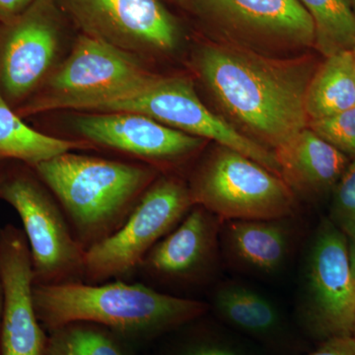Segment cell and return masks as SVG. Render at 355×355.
Here are the masks:
<instances>
[{"mask_svg":"<svg viewBox=\"0 0 355 355\" xmlns=\"http://www.w3.org/2000/svg\"><path fill=\"white\" fill-rule=\"evenodd\" d=\"M304 270L301 319L322 342L352 336L355 322V282L350 270L349 241L326 219L314 236Z\"/></svg>","mask_w":355,"mask_h":355,"instance_id":"cell-9","label":"cell"},{"mask_svg":"<svg viewBox=\"0 0 355 355\" xmlns=\"http://www.w3.org/2000/svg\"><path fill=\"white\" fill-rule=\"evenodd\" d=\"M231 44L256 51L314 46L312 18L298 0H190Z\"/></svg>","mask_w":355,"mask_h":355,"instance_id":"cell-11","label":"cell"},{"mask_svg":"<svg viewBox=\"0 0 355 355\" xmlns=\"http://www.w3.org/2000/svg\"><path fill=\"white\" fill-rule=\"evenodd\" d=\"M286 218L222 222L220 245L234 265L260 275H275L291 256L293 229Z\"/></svg>","mask_w":355,"mask_h":355,"instance_id":"cell-17","label":"cell"},{"mask_svg":"<svg viewBox=\"0 0 355 355\" xmlns=\"http://www.w3.org/2000/svg\"><path fill=\"white\" fill-rule=\"evenodd\" d=\"M58 13L55 0H34L0 24V92L14 110L53 71L60 42Z\"/></svg>","mask_w":355,"mask_h":355,"instance_id":"cell-10","label":"cell"},{"mask_svg":"<svg viewBox=\"0 0 355 355\" xmlns=\"http://www.w3.org/2000/svg\"><path fill=\"white\" fill-rule=\"evenodd\" d=\"M282 179L305 197H317L333 190L350 158L309 128L273 149Z\"/></svg>","mask_w":355,"mask_h":355,"instance_id":"cell-16","label":"cell"},{"mask_svg":"<svg viewBox=\"0 0 355 355\" xmlns=\"http://www.w3.org/2000/svg\"><path fill=\"white\" fill-rule=\"evenodd\" d=\"M308 128L340 153L355 158V107L335 116L309 121Z\"/></svg>","mask_w":355,"mask_h":355,"instance_id":"cell-23","label":"cell"},{"mask_svg":"<svg viewBox=\"0 0 355 355\" xmlns=\"http://www.w3.org/2000/svg\"><path fill=\"white\" fill-rule=\"evenodd\" d=\"M189 190L193 205L222 221L286 218L295 210V196L279 175L221 146L198 168Z\"/></svg>","mask_w":355,"mask_h":355,"instance_id":"cell-6","label":"cell"},{"mask_svg":"<svg viewBox=\"0 0 355 355\" xmlns=\"http://www.w3.org/2000/svg\"><path fill=\"white\" fill-rule=\"evenodd\" d=\"M33 296L37 316L46 331L72 322H90L116 331L139 350L197 321L209 308L202 301L127 280L34 286Z\"/></svg>","mask_w":355,"mask_h":355,"instance_id":"cell-2","label":"cell"},{"mask_svg":"<svg viewBox=\"0 0 355 355\" xmlns=\"http://www.w3.org/2000/svg\"><path fill=\"white\" fill-rule=\"evenodd\" d=\"M85 251L121 227L157 179L148 166L67 153L33 168Z\"/></svg>","mask_w":355,"mask_h":355,"instance_id":"cell-3","label":"cell"},{"mask_svg":"<svg viewBox=\"0 0 355 355\" xmlns=\"http://www.w3.org/2000/svg\"><path fill=\"white\" fill-rule=\"evenodd\" d=\"M347 238L349 241L350 270H352V277L355 282V233Z\"/></svg>","mask_w":355,"mask_h":355,"instance_id":"cell-28","label":"cell"},{"mask_svg":"<svg viewBox=\"0 0 355 355\" xmlns=\"http://www.w3.org/2000/svg\"><path fill=\"white\" fill-rule=\"evenodd\" d=\"M355 107V62L352 50L327 57L311 78L305 96L308 121L321 120Z\"/></svg>","mask_w":355,"mask_h":355,"instance_id":"cell-19","label":"cell"},{"mask_svg":"<svg viewBox=\"0 0 355 355\" xmlns=\"http://www.w3.org/2000/svg\"><path fill=\"white\" fill-rule=\"evenodd\" d=\"M189 187L175 177L157 178L118 231L85 252L84 282L128 280L147 253L193 207Z\"/></svg>","mask_w":355,"mask_h":355,"instance_id":"cell-7","label":"cell"},{"mask_svg":"<svg viewBox=\"0 0 355 355\" xmlns=\"http://www.w3.org/2000/svg\"><path fill=\"white\" fill-rule=\"evenodd\" d=\"M55 1L84 35L128 53H168L181 39L177 21L159 0Z\"/></svg>","mask_w":355,"mask_h":355,"instance_id":"cell-12","label":"cell"},{"mask_svg":"<svg viewBox=\"0 0 355 355\" xmlns=\"http://www.w3.org/2000/svg\"><path fill=\"white\" fill-rule=\"evenodd\" d=\"M133 53L87 35H81L64 62L19 108L21 118L53 110L94 112L107 103L135 94L157 74Z\"/></svg>","mask_w":355,"mask_h":355,"instance_id":"cell-4","label":"cell"},{"mask_svg":"<svg viewBox=\"0 0 355 355\" xmlns=\"http://www.w3.org/2000/svg\"><path fill=\"white\" fill-rule=\"evenodd\" d=\"M48 334L44 355H137L139 352L116 331L90 322H72Z\"/></svg>","mask_w":355,"mask_h":355,"instance_id":"cell-21","label":"cell"},{"mask_svg":"<svg viewBox=\"0 0 355 355\" xmlns=\"http://www.w3.org/2000/svg\"><path fill=\"white\" fill-rule=\"evenodd\" d=\"M34 0H0V24L19 15Z\"/></svg>","mask_w":355,"mask_h":355,"instance_id":"cell-27","label":"cell"},{"mask_svg":"<svg viewBox=\"0 0 355 355\" xmlns=\"http://www.w3.org/2000/svg\"><path fill=\"white\" fill-rule=\"evenodd\" d=\"M352 336L355 338V322H354V331H352Z\"/></svg>","mask_w":355,"mask_h":355,"instance_id":"cell-32","label":"cell"},{"mask_svg":"<svg viewBox=\"0 0 355 355\" xmlns=\"http://www.w3.org/2000/svg\"><path fill=\"white\" fill-rule=\"evenodd\" d=\"M90 144L58 139L34 130L6 102L0 92V159L15 161L31 168Z\"/></svg>","mask_w":355,"mask_h":355,"instance_id":"cell-20","label":"cell"},{"mask_svg":"<svg viewBox=\"0 0 355 355\" xmlns=\"http://www.w3.org/2000/svg\"><path fill=\"white\" fill-rule=\"evenodd\" d=\"M7 163H8V161L0 159V181H1L2 178H3L4 173H6Z\"/></svg>","mask_w":355,"mask_h":355,"instance_id":"cell-29","label":"cell"},{"mask_svg":"<svg viewBox=\"0 0 355 355\" xmlns=\"http://www.w3.org/2000/svg\"><path fill=\"white\" fill-rule=\"evenodd\" d=\"M312 18L314 46L324 58L355 46V14L347 0H298Z\"/></svg>","mask_w":355,"mask_h":355,"instance_id":"cell-22","label":"cell"},{"mask_svg":"<svg viewBox=\"0 0 355 355\" xmlns=\"http://www.w3.org/2000/svg\"><path fill=\"white\" fill-rule=\"evenodd\" d=\"M352 53H354V62H355V46H354V49H352Z\"/></svg>","mask_w":355,"mask_h":355,"instance_id":"cell-33","label":"cell"},{"mask_svg":"<svg viewBox=\"0 0 355 355\" xmlns=\"http://www.w3.org/2000/svg\"><path fill=\"white\" fill-rule=\"evenodd\" d=\"M107 112L146 114L167 127L202 139L214 140L219 146L244 154L280 177L272 151L212 113L200 101L193 83L184 77L157 76L153 83L135 94L107 103L89 113Z\"/></svg>","mask_w":355,"mask_h":355,"instance_id":"cell-8","label":"cell"},{"mask_svg":"<svg viewBox=\"0 0 355 355\" xmlns=\"http://www.w3.org/2000/svg\"><path fill=\"white\" fill-rule=\"evenodd\" d=\"M212 306L222 321L263 342H275L286 331L277 304L265 294L244 284L228 282L217 287Z\"/></svg>","mask_w":355,"mask_h":355,"instance_id":"cell-18","label":"cell"},{"mask_svg":"<svg viewBox=\"0 0 355 355\" xmlns=\"http://www.w3.org/2000/svg\"><path fill=\"white\" fill-rule=\"evenodd\" d=\"M196 64L232 127L257 144L272 151L308 128L306 91L316 70L310 62L229 43L202 46Z\"/></svg>","mask_w":355,"mask_h":355,"instance_id":"cell-1","label":"cell"},{"mask_svg":"<svg viewBox=\"0 0 355 355\" xmlns=\"http://www.w3.org/2000/svg\"><path fill=\"white\" fill-rule=\"evenodd\" d=\"M305 355H355V338L352 336L328 338L316 350Z\"/></svg>","mask_w":355,"mask_h":355,"instance_id":"cell-26","label":"cell"},{"mask_svg":"<svg viewBox=\"0 0 355 355\" xmlns=\"http://www.w3.org/2000/svg\"><path fill=\"white\" fill-rule=\"evenodd\" d=\"M1 311H2V289L0 284V323H1Z\"/></svg>","mask_w":355,"mask_h":355,"instance_id":"cell-30","label":"cell"},{"mask_svg":"<svg viewBox=\"0 0 355 355\" xmlns=\"http://www.w3.org/2000/svg\"><path fill=\"white\" fill-rule=\"evenodd\" d=\"M72 125L89 142L157 164L183 161L203 144L200 137L130 112L81 113L74 116Z\"/></svg>","mask_w":355,"mask_h":355,"instance_id":"cell-15","label":"cell"},{"mask_svg":"<svg viewBox=\"0 0 355 355\" xmlns=\"http://www.w3.org/2000/svg\"><path fill=\"white\" fill-rule=\"evenodd\" d=\"M222 221L195 205L144 257L137 272L167 286H191L214 273L220 253Z\"/></svg>","mask_w":355,"mask_h":355,"instance_id":"cell-14","label":"cell"},{"mask_svg":"<svg viewBox=\"0 0 355 355\" xmlns=\"http://www.w3.org/2000/svg\"><path fill=\"white\" fill-rule=\"evenodd\" d=\"M330 220L347 237L355 233V158L334 187Z\"/></svg>","mask_w":355,"mask_h":355,"instance_id":"cell-25","label":"cell"},{"mask_svg":"<svg viewBox=\"0 0 355 355\" xmlns=\"http://www.w3.org/2000/svg\"><path fill=\"white\" fill-rule=\"evenodd\" d=\"M0 200L10 205L22 222L34 286L84 282L86 251L57 198L33 168L8 161L0 181Z\"/></svg>","mask_w":355,"mask_h":355,"instance_id":"cell-5","label":"cell"},{"mask_svg":"<svg viewBox=\"0 0 355 355\" xmlns=\"http://www.w3.org/2000/svg\"><path fill=\"white\" fill-rule=\"evenodd\" d=\"M347 3L349 4L350 8L352 9V11H354L355 14V0H347Z\"/></svg>","mask_w":355,"mask_h":355,"instance_id":"cell-31","label":"cell"},{"mask_svg":"<svg viewBox=\"0 0 355 355\" xmlns=\"http://www.w3.org/2000/svg\"><path fill=\"white\" fill-rule=\"evenodd\" d=\"M0 355H44L49 334L35 309L31 254L23 230L0 228Z\"/></svg>","mask_w":355,"mask_h":355,"instance_id":"cell-13","label":"cell"},{"mask_svg":"<svg viewBox=\"0 0 355 355\" xmlns=\"http://www.w3.org/2000/svg\"><path fill=\"white\" fill-rule=\"evenodd\" d=\"M186 331V335L178 338L166 355H253L242 345L211 333Z\"/></svg>","mask_w":355,"mask_h":355,"instance_id":"cell-24","label":"cell"}]
</instances>
